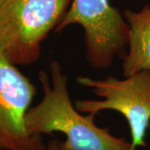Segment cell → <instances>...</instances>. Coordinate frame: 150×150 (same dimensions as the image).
Returning <instances> with one entry per match:
<instances>
[{
  "instance_id": "6da1fadb",
  "label": "cell",
  "mask_w": 150,
  "mask_h": 150,
  "mask_svg": "<svg viewBox=\"0 0 150 150\" xmlns=\"http://www.w3.org/2000/svg\"><path fill=\"white\" fill-rule=\"evenodd\" d=\"M49 68L51 82L44 71L38 74L43 96L26 113L28 134L43 136L63 133L66 140L62 141V150H135L131 143L112 135L108 129L96 125L95 114L82 115L71 102L68 77L63 73L61 64L54 60Z\"/></svg>"
},
{
  "instance_id": "7a4b0ae2",
  "label": "cell",
  "mask_w": 150,
  "mask_h": 150,
  "mask_svg": "<svg viewBox=\"0 0 150 150\" xmlns=\"http://www.w3.org/2000/svg\"><path fill=\"white\" fill-rule=\"evenodd\" d=\"M72 0H0V54L13 64L35 63Z\"/></svg>"
},
{
  "instance_id": "5b68a950",
  "label": "cell",
  "mask_w": 150,
  "mask_h": 150,
  "mask_svg": "<svg viewBox=\"0 0 150 150\" xmlns=\"http://www.w3.org/2000/svg\"><path fill=\"white\" fill-rule=\"evenodd\" d=\"M37 88L0 54V150H44L43 136L28 134L25 116Z\"/></svg>"
},
{
  "instance_id": "277c9868",
  "label": "cell",
  "mask_w": 150,
  "mask_h": 150,
  "mask_svg": "<svg viewBox=\"0 0 150 150\" xmlns=\"http://www.w3.org/2000/svg\"><path fill=\"white\" fill-rule=\"evenodd\" d=\"M78 24L84 32L86 59L92 67L104 69L128 46L129 25L108 0H72L55 31Z\"/></svg>"
},
{
  "instance_id": "3957f363",
  "label": "cell",
  "mask_w": 150,
  "mask_h": 150,
  "mask_svg": "<svg viewBox=\"0 0 150 150\" xmlns=\"http://www.w3.org/2000/svg\"><path fill=\"white\" fill-rule=\"evenodd\" d=\"M79 84L90 88L102 100H77L76 109L80 112L95 114L103 110L120 112L128 121L132 138L131 144L145 147V136L150 122V71H141L118 79L108 76L103 79H93L79 76Z\"/></svg>"
},
{
  "instance_id": "8992f818",
  "label": "cell",
  "mask_w": 150,
  "mask_h": 150,
  "mask_svg": "<svg viewBox=\"0 0 150 150\" xmlns=\"http://www.w3.org/2000/svg\"><path fill=\"white\" fill-rule=\"evenodd\" d=\"M123 17L130 28L129 53L124 55L123 63L126 78L141 71H150V4L139 12L126 9Z\"/></svg>"
},
{
  "instance_id": "52a82bcc",
  "label": "cell",
  "mask_w": 150,
  "mask_h": 150,
  "mask_svg": "<svg viewBox=\"0 0 150 150\" xmlns=\"http://www.w3.org/2000/svg\"><path fill=\"white\" fill-rule=\"evenodd\" d=\"M62 141L58 139H53L49 140L46 144V147L44 150H62Z\"/></svg>"
}]
</instances>
